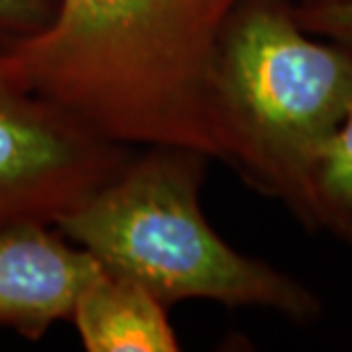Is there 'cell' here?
<instances>
[{
	"label": "cell",
	"instance_id": "1",
	"mask_svg": "<svg viewBox=\"0 0 352 352\" xmlns=\"http://www.w3.org/2000/svg\"><path fill=\"white\" fill-rule=\"evenodd\" d=\"M238 0H60L44 34L0 69L124 144L186 146L227 163L213 58Z\"/></svg>",
	"mask_w": 352,
	"mask_h": 352
},
{
	"label": "cell",
	"instance_id": "2",
	"mask_svg": "<svg viewBox=\"0 0 352 352\" xmlns=\"http://www.w3.org/2000/svg\"><path fill=\"white\" fill-rule=\"evenodd\" d=\"M208 160L186 146L149 144L55 229L101 270L135 281L167 307L208 300L311 320L320 302L305 284L210 227L201 208Z\"/></svg>",
	"mask_w": 352,
	"mask_h": 352
},
{
	"label": "cell",
	"instance_id": "3",
	"mask_svg": "<svg viewBox=\"0 0 352 352\" xmlns=\"http://www.w3.org/2000/svg\"><path fill=\"white\" fill-rule=\"evenodd\" d=\"M227 163L288 206L352 105V46L316 39L291 0H238L213 58Z\"/></svg>",
	"mask_w": 352,
	"mask_h": 352
},
{
	"label": "cell",
	"instance_id": "4",
	"mask_svg": "<svg viewBox=\"0 0 352 352\" xmlns=\"http://www.w3.org/2000/svg\"><path fill=\"white\" fill-rule=\"evenodd\" d=\"M129 158V144L0 69V229L55 227Z\"/></svg>",
	"mask_w": 352,
	"mask_h": 352
},
{
	"label": "cell",
	"instance_id": "5",
	"mask_svg": "<svg viewBox=\"0 0 352 352\" xmlns=\"http://www.w3.org/2000/svg\"><path fill=\"white\" fill-rule=\"evenodd\" d=\"M98 263L55 227L0 229V329L39 341L67 322Z\"/></svg>",
	"mask_w": 352,
	"mask_h": 352
},
{
	"label": "cell",
	"instance_id": "6",
	"mask_svg": "<svg viewBox=\"0 0 352 352\" xmlns=\"http://www.w3.org/2000/svg\"><path fill=\"white\" fill-rule=\"evenodd\" d=\"M72 322L87 352H176L170 307L131 279L98 270L80 288Z\"/></svg>",
	"mask_w": 352,
	"mask_h": 352
},
{
	"label": "cell",
	"instance_id": "7",
	"mask_svg": "<svg viewBox=\"0 0 352 352\" xmlns=\"http://www.w3.org/2000/svg\"><path fill=\"white\" fill-rule=\"evenodd\" d=\"M291 208L314 227L352 243V105L314 156Z\"/></svg>",
	"mask_w": 352,
	"mask_h": 352
},
{
	"label": "cell",
	"instance_id": "8",
	"mask_svg": "<svg viewBox=\"0 0 352 352\" xmlns=\"http://www.w3.org/2000/svg\"><path fill=\"white\" fill-rule=\"evenodd\" d=\"M58 12L60 0H0V51L44 34Z\"/></svg>",
	"mask_w": 352,
	"mask_h": 352
},
{
	"label": "cell",
	"instance_id": "9",
	"mask_svg": "<svg viewBox=\"0 0 352 352\" xmlns=\"http://www.w3.org/2000/svg\"><path fill=\"white\" fill-rule=\"evenodd\" d=\"M307 30L352 46V0L336 5H295Z\"/></svg>",
	"mask_w": 352,
	"mask_h": 352
},
{
	"label": "cell",
	"instance_id": "10",
	"mask_svg": "<svg viewBox=\"0 0 352 352\" xmlns=\"http://www.w3.org/2000/svg\"><path fill=\"white\" fill-rule=\"evenodd\" d=\"M295 5H336V3H348V0H291Z\"/></svg>",
	"mask_w": 352,
	"mask_h": 352
}]
</instances>
